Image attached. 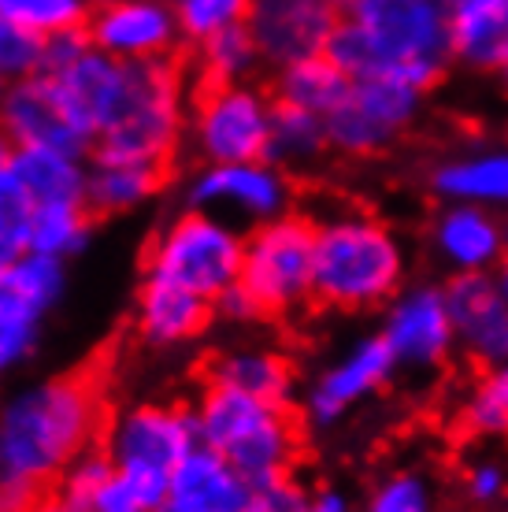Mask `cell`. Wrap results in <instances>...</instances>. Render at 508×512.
<instances>
[{"instance_id": "cell-18", "label": "cell", "mask_w": 508, "mask_h": 512, "mask_svg": "<svg viewBox=\"0 0 508 512\" xmlns=\"http://www.w3.org/2000/svg\"><path fill=\"white\" fill-rule=\"evenodd\" d=\"M431 253L449 275H494L508 253V223L483 205L442 201L431 223Z\"/></svg>"}, {"instance_id": "cell-24", "label": "cell", "mask_w": 508, "mask_h": 512, "mask_svg": "<svg viewBox=\"0 0 508 512\" xmlns=\"http://www.w3.org/2000/svg\"><path fill=\"white\" fill-rule=\"evenodd\" d=\"M431 190L442 201L483 205L508 216V145H479L445 156L431 171Z\"/></svg>"}, {"instance_id": "cell-17", "label": "cell", "mask_w": 508, "mask_h": 512, "mask_svg": "<svg viewBox=\"0 0 508 512\" xmlns=\"http://www.w3.org/2000/svg\"><path fill=\"white\" fill-rule=\"evenodd\" d=\"M89 41L101 52L134 64V60H171L182 45V26L171 0H115L89 12Z\"/></svg>"}, {"instance_id": "cell-33", "label": "cell", "mask_w": 508, "mask_h": 512, "mask_svg": "<svg viewBox=\"0 0 508 512\" xmlns=\"http://www.w3.org/2000/svg\"><path fill=\"white\" fill-rule=\"evenodd\" d=\"M0 12L41 41L86 30L89 19V8L82 0H0Z\"/></svg>"}, {"instance_id": "cell-34", "label": "cell", "mask_w": 508, "mask_h": 512, "mask_svg": "<svg viewBox=\"0 0 508 512\" xmlns=\"http://www.w3.org/2000/svg\"><path fill=\"white\" fill-rule=\"evenodd\" d=\"M171 8L178 15L182 38L190 45L216 38L219 30L242 26L249 15V0H171Z\"/></svg>"}, {"instance_id": "cell-13", "label": "cell", "mask_w": 508, "mask_h": 512, "mask_svg": "<svg viewBox=\"0 0 508 512\" xmlns=\"http://www.w3.org/2000/svg\"><path fill=\"white\" fill-rule=\"evenodd\" d=\"M394 372L397 360L379 331L353 338L342 353H334L308 379L305 394H301V412H305L308 427H316V431L338 427L349 412L371 401L382 386H390Z\"/></svg>"}, {"instance_id": "cell-30", "label": "cell", "mask_w": 508, "mask_h": 512, "mask_svg": "<svg viewBox=\"0 0 508 512\" xmlns=\"http://www.w3.org/2000/svg\"><path fill=\"white\" fill-rule=\"evenodd\" d=\"M93 212L86 205H41L30 216V253L75 260L93 242Z\"/></svg>"}, {"instance_id": "cell-15", "label": "cell", "mask_w": 508, "mask_h": 512, "mask_svg": "<svg viewBox=\"0 0 508 512\" xmlns=\"http://www.w3.org/2000/svg\"><path fill=\"white\" fill-rule=\"evenodd\" d=\"M342 12L334 0H249L245 26L253 34L264 67L282 71L308 56H323Z\"/></svg>"}, {"instance_id": "cell-25", "label": "cell", "mask_w": 508, "mask_h": 512, "mask_svg": "<svg viewBox=\"0 0 508 512\" xmlns=\"http://www.w3.org/2000/svg\"><path fill=\"white\" fill-rule=\"evenodd\" d=\"M453 64L497 75L508 64V0H445Z\"/></svg>"}, {"instance_id": "cell-23", "label": "cell", "mask_w": 508, "mask_h": 512, "mask_svg": "<svg viewBox=\"0 0 508 512\" xmlns=\"http://www.w3.org/2000/svg\"><path fill=\"white\" fill-rule=\"evenodd\" d=\"M208 383L242 390V394L271 401V405H290L297 394V368L282 349L238 342V346L219 349L216 357L208 360Z\"/></svg>"}, {"instance_id": "cell-39", "label": "cell", "mask_w": 508, "mask_h": 512, "mask_svg": "<svg viewBox=\"0 0 508 512\" xmlns=\"http://www.w3.org/2000/svg\"><path fill=\"white\" fill-rule=\"evenodd\" d=\"M312 494L301 487L297 475H282V479H271V483H260L253 490V505L249 512H305Z\"/></svg>"}, {"instance_id": "cell-20", "label": "cell", "mask_w": 508, "mask_h": 512, "mask_svg": "<svg viewBox=\"0 0 508 512\" xmlns=\"http://www.w3.org/2000/svg\"><path fill=\"white\" fill-rule=\"evenodd\" d=\"M445 301L457 327V349L486 368L508 360V301L494 275H449Z\"/></svg>"}, {"instance_id": "cell-9", "label": "cell", "mask_w": 508, "mask_h": 512, "mask_svg": "<svg viewBox=\"0 0 508 512\" xmlns=\"http://www.w3.org/2000/svg\"><path fill=\"white\" fill-rule=\"evenodd\" d=\"M316 275V223L305 216L271 219L245 231L242 286L256 297L264 316H290L312 301Z\"/></svg>"}, {"instance_id": "cell-45", "label": "cell", "mask_w": 508, "mask_h": 512, "mask_svg": "<svg viewBox=\"0 0 508 512\" xmlns=\"http://www.w3.org/2000/svg\"><path fill=\"white\" fill-rule=\"evenodd\" d=\"M494 279H497V286H501V294H505V301H508V253H505V260L497 264Z\"/></svg>"}, {"instance_id": "cell-5", "label": "cell", "mask_w": 508, "mask_h": 512, "mask_svg": "<svg viewBox=\"0 0 508 512\" xmlns=\"http://www.w3.org/2000/svg\"><path fill=\"white\" fill-rule=\"evenodd\" d=\"M186 123H190L186 75L175 64V56L134 60L127 64L112 123L97 138L93 153L130 156V160L167 167L186 138Z\"/></svg>"}, {"instance_id": "cell-22", "label": "cell", "mask_w": 508, "mask_h": 512, "mask_svg": "<svg viewBox=\"0 0 508 512\" xmlns=\"http://www.w3.org/2000/svg\"><path fill=\"white\" fill-rule=\"evenodd\" d=\"M164 171L167 167L130 160V156L89 153L86 208L101 219L141 212L145 205H153L160 190H164Z\"/></svg>"}, {"instance_id": "cell-31", "label": "cell", "mask_w": 508, "mask_h": 512, "mask_svg": "<svg viewBox=\"0 0 508 512\" xmlns=\"http://www.w3.org/2000/svg\"><path fill=\"white\" fill-rule=\"evenodd\" d=\"M460 427L475 438L508 435V360L486 368V375L460 401Z\"/></svg>"}, {"instance_id": "cell-21", "label": "cell", "mask_w": 508, "mask_h": 512, "mask_svg": "<svg viewBox=\"0 0 508 512\" xmlns=\"http://www.w3.org/2000/svg\"><path fill=\"white\" fill-rule=\"evenodd\" d=\"M253 490V483L223 453L197 446L175 464L167 501L190 512H249Z\"/></svg>"}, {"instance_id": "cell-40", "label": "cell", "mask_w": 508, "mask_h": 512, "mask_svg": "<svg viewBox=\"0 0 508 512\" xmlns=\"http://www.w3.org/2000/svg\"><path fill=\"white\" fill-rule=\"evenodd\" d=\"M86 512H153V505H149V498L130 483L127 475L115 468V472L104 479V487L93 494Z\"/></svg>"}, {"instance_id": "cell-27", "label": "cell", "mask_w": 508, "mask_h": 512, "mask_svg": "<svg viewBox=\"0 0 508 512\" xmlns=\"http://www.w3.org/2000/svg\"><path fill=\"white\" fill-rule=\"evenodd\" d=\"M349 90H353V78L323 52V56H308L301 64L275 71V90L271 93L279 104H290V108L327 119L349 97Z\"/></svg>"}, {"instance_id": "cell-43", "label": "cell", "mask_w": 508, "mask_h": 512, "mask_svg": "<svg viewBox=\"0 0 508 512\" xmlns=\"http://www.w3.org/2000/svg\"><path fill=\"white\" fill-rule=\"evenodd\" d=\"M30 512H78V509L71 505V501L60 498V494H52V498H41Z\"/></svg>"}, {"instance_id": "cell-3", "label": "cell", "mask_w": 508, "mask_h": 512, "mask_svg": "<svg viewBox=\"0 0 508 512\" xmlns=\"http://www.w3.org/2000/svg\"><path fill=\"white\" fill-rule=\"evenodd\" d=\"M316 223L312 301L334 312L386 308L408 282L405 242L386 219L364 208H338Z\"/></svg>"}, {"instance_id": "cell-50", "label": "cell", "mask_w": 508, "mask_h": 512, "mask_svg": "<svg viewBox=\"0 0 508 512\" xmlns=\"http://www.w3.org/2000/svg\"><path fill=\"white\" fill-rule=\"evenodd\" d=\"M4 93H8V78H0V104H4Z\"/></svg>"}, {"instance_id": "cell-26", "label": "cell", "mask_w": 508, "mask_h": 512, "mask_svg": "<svg viewBox=\"0 0 508 512\" xmlns=\"http://www.w3.org/2000/svg\"><path fill=\"white\" fill-rule=\"evenodd\" d=\"M8 175L26 193L34 208L41 205H86V175L89 156L67 153V149H15Z\"/></svg>"}, {"instance_id": "cell-32", "label": "cell", "mask_w": 508, "mask_h": 512, "mask_svg": "<svg viewBox=\"0 0 508 512\" xmlns=\"http://www.w3.org/2000/svg\"><path fill=\"white\" fill-rule=\"evenodd\" d=\"M360 512H438L434 479L423 468H390L371 483Z\"/></svg>"}, {"instance_id": "cell-36", "label": "cell", "mask_w": 508, "mask_h": 512, "mask_svg": "<svg viewBox=\"0 0 508 512\" xmlns=\"http://www.w3.org/2000/svg\"><path fill=\"white\" fill-rule=\"evenodd\" d=\"M41 60H45V41L0 12V78L19 82V78L38 75Z\"/></svg>"}, {"instance_id": "cell-48", "label": "cell", "mask_w": 508, "mask_h": 512, "mask_svg": "<svg viewBox=\"0 0 508 512\" xmlns=\"http://www.w3.org/2000/svg\"><path fill=\"white\" fill-rule=\"evenodd\" d=\"M153 512H190V509H182V505H175V501H164V505L153 509Z\"/></svg>"}, {"instance_id": "cell-44", "label": "cell", "mask_w": 508, "mask_h": 512, "mask_svg": "<svg viewBox=\"0 0 508 512\" xmlns=\"http://www.w3.org/2000/svg\"><path fill=\"white\" fill-rule=\"evenodd\" d=\"M12 153H15L12 138H8V134H4V127H0V175H8V164H12Z\"/></svg>"}, {"instance_id": "cell-42", "label": "cell", "mask_w": 508, "mask_h": 512, "mask_svg": "<svg viewBox=\"0 0 508 512\" xmlns=\"http://www.w3.org/2000/svg\"><path fill=\"white\" fill-rule=\"evenodd\" d=\"M305 512H356L353 498L345 494V490L338 487H323L312 494V501H308V509Z\"/></svg>"}, {"instance_id": "cell-12", "label": "cell", "mask_w": 508, "mask_h": 512, "mask_svg": "<svg viewBox=\"0 0 508 512\" xmlns=\"http://www.w3.org/2000/svg\"><path fill=\"white\" fill-rule=\"evenodd\" d=\"M423 112V90L397 78H353V90L331 116V153L349 160H371L386 153Z\"/></svg>"}, {"instance_id": "cell-7", "label": "cell", "mask_w": 508, "mask_h": 512, "mask_svg": "<svg viewBox=\"0 0 508 512\" xmlns=\"http://www.w3.org/2000/svg\"><path fill=\"white\" fill-rule=\"evenodd\" d=\"M245 231L230 219L182 208L153 234L145 249V275L178 282L193 294L216 301L242 282Z\"/></svg>"}, {"instance_id": "cell-2", "label": "cell", "mask_w": 508, "mask_h": 512, "mask_svg": "<svg viewBox=\"0 0 508 512\" xmlns=\"http://www.w3.org/2000/svg\"><path fill=\"white\" fill-rule=\"evenodd\" d=\"M327 56L349 78H397L427 93L453 64L445 0H360Z\"/></svg>"}, {"instance_id": "cell-28", "label": "cell", "mask_w": 508, "mask_h": 512, "mask_svg": "<svg viewBox=\"0 0 508 512\" xmlns=\"http://www.w3.org/2000/svg\"><path fill=\"white\" fill-rule=\"evenodd\" d=\"M331 149L327 138V119L279 104L275 108V123H271V145H267V160L279 164L282 171H308L316 167Z\"/></svg>"}, {"instance_id": "cell-6", "label": "cell", "mask_w": 508, "mask_h": 512, "mask_svg": "<svg viewBox=\"0 0 508 512\" xmlns=\"http://www.w3.org/2000/svg\"><path fill=\"white\" fill-rule=\"evenodd\" d=\"M201 446L193 405L175 401H134L104 423V453L130 483L160 509L171 494L175 464Z\"/></svg>"}, {"instance_id": "cell-38", "label": "cell", "mask_w": 508, "mask_h": 512, "mask_svg": "<svg viewBox=\"0 0 508 512\" xmlns=\"http://www.w3.org/2000/svg\"><path fill=\"white\" fill-rule=\"evenodd\" d=\"M464 494H468L471 505H483V509L501 505L508 494V468L494 457H479L464 472Z\"/></svg>"}, {"instance_id": "cell-16", "label": "cell", "mask_w": 508, "mask_h": 512, "mask_svg": "<svg viewBox=\"0 0 508 512\" xmlns=\"http://www.w3.org/2000/svg\"><path fill=\"white\" fill-rule=\"evenodd\" d=\"M0 127L12 138L15 149H67V153L89 156L93 153V138H89L75 112L67 108L64 93L56 90L45 71L19 82H8L4 104H0Z\"/></svg>"}, {"instance_id": "cell-35", "label": "cell", "mask_w": 508, "mask_h": 512, "mask_svg": "<svg viewBox=\"0 0 508 512\" xmlns=\"http://www.w3.org/2000/svg\"><path fill=\"white\" fill-rule=\"evenodd\" d=\"M30 216L34 205L26 201V193L15 186L12 175H0V271L30 253Z\"/></svg>"}, {"instance_id": "cell-10", "label": "cell", "mask_w": 508, "mask_h": 512, "mask_svg": "<svg viewBox=\"0 0 508 512\" xmlns=\"http://www.w3.org/2000/svg\"><path fill=\"white\" fill-rule=\"evenodd\" d=\"M71 268L41 253L19 256L0 271V383L23 372L45 338V323L64 305Z\"/></svg>"}, {"instance_id": "cell-4", "label": "cell", "mask_w": 508, "mask_h": 512, "mask_svg": "<svg viewBox=\"0 0 508 512\" xmlns=\"http://www.w3.org/2000/svg\"><path fill=\"white\" fill-rule=\"evenodd\" d=\"M193 420L201 446L223 453L253 487L290 475L301 457V427L290 405H271L230 386L204 383L193 401Z\"/></svg>"}, {"instance_id": "cell-19", "label": "cell", "mask_w": 508, "mask_h": 512, "mask_svg": "<svg viewBox=\"0 0 508 512\" xmlns=\"http://www.w3.org/2000/svg\"><path fill=\"white\" fill-rule=\"evenodd\" d=\"M212 320H216V312H212L208 297L193 294L178 282L141 275L134 308H130V323H134V334L145 349L171 353V349L193 346L197 338H204Z\"/></svg>"}, {"instance_id": "cell-29", "label": "cell", "mask_w": 508, "mask_h": 512, "mask_svg": "<svg viewBox=\"0 0 508 512\" xmlns=\"http://www.w3.org/2000/svg\"><path fill=\"white\" fill-rule=\"evenodd\" d=\"M197 52V75L204 86H230V82H253L256 71L264 67V56L256 49L249 26H230L219 30L216 38L193 45Z\"/></svg>"}, {"instance_id": "cell-14", "label": "cell", "mask_w": 508, "mask_h": 512, "mask_svg": "<svg viewBox=\"0 0 508 512\" xmlns=\"http://www.w3.org/2000/svg\"><path fill=\"white\" fill-rule=\"evenodd\" d=\"M379 334L397 360V372H434L457 349V327L445 301V286L412 282L382 308Z\"/></svg>"}, {"instance_id": "cell-41", "label": "cell", "mask_w": 508, "mask_h": 512, "mask_svg": "<svg viewBox=\"0 0 508 512\" xmlns=\"http://www.w3.org/2000/svg\"><path fill=\"white\" fill-rule=\"evenodd\" d=\"M212 312H216V320L227 323V327H249V323H256L264 316V308L256 305V297L245 290L242 282L223 290V294L212 301Z\"/></svg>"}, {"instance_id": "cell-1", "label": "cell", "mask_w": 508, "mask_h": 512, "mask_svg": "<svg viewBox=\"0 0 508 512\" xmlns=\"http://www.w3.org/2000/svg\"><path fill=\"white\" fill-rule=\"evenodd\" d=\"M104 427V397L86 372L38 375L0 394V464L38 490L60 483L71 464L97 449Z\"/></svg>"}, {"instance_id": "cell-49", "label": "cell", "mask_w": 508, "mask_h": 512, "mask_svg": "<svg viewBox=\"0 0 508 512\" xmlns=\"http://www.w3.org/2000/svg\"><path fill=\"white\" fill-rule=\"evenodd\" d=\"M334 4H338V12H349V8H356V4H360V0H334Z\"/></svg>"}, {"instance_id": "cell-47", "label": "cell", "mask_w": 508, "mask_h": 512, "mask_svg": "<svg viewBox=\"0 0 508 512\" xmlns=\"http://www.w3.org/2000/svg\"><path fill=\"white\" fill-rule=\"evenodd\" d=\"M89 12H97V8H108V4H115V0H82Z\"/></svg>"}, {"instance_id": "cell-46", "label": "cell", "mask_w": 508, "mask_h": 512, "mask_svg": "<svg viewBox=\"0 0 508 512\" xmlns=\"http://www.w3.org/2000/svg\"><path fill=\"white\" fill-rule=\"evenodd\" d=\"M497 86H501V93H505V101H508V64L497 71Z\"/></svg>"}, {"instance_id": "cell-8", "label": "cell", "mask_w": 508, "mask_h": 512, "mask_svg": "<svg viewBox=\"0 0 508 512\" xmlns=\"http://www.w3.org/2000/svg\"><path fill=\"white\" fill-rule=\"evenodd\" d=\"M275 93L256 82L201 86L190 104L186 141L201 164H242L267 160L271 123H275Z\"/></svg>"}, {"instance_id": "cell-37", "label": "cell", "mask_w": 508, "mask_h": 512, "mask_svg": "<svg viewBox=\"0 0 508 512\" xmlns=\"http://www.w3.org/2000/svg\"><path fill=\"white\" fill-rule=\"evenodd\" d=\"M112 472H115V464L108 461V453H104V449H89V453H82V457L60 475L56 494H60L64 501H71L78 512H86L93 494L104 487V479H108Z\"/></svg>"}, {"instance_id": "cell-11", "label": "cell", "mask_w": 508, "mask_h": 512, "mask_svg": "<svg viewBox=\"0 0 508 512\" xmlns=\"http://www.w3.org/2000/svg\"><path fill=\"white\" fill-rule=\"evenodd\" d=\"M182 205L253 231L293 212V179L271 160L201 164L182 186Z\"/></svg>"}]
</instances>
